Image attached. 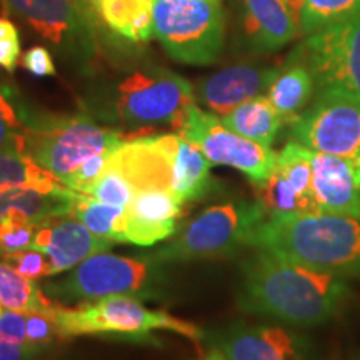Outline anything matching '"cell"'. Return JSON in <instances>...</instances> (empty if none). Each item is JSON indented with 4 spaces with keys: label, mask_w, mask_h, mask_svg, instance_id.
I'll return each instance as SVG.
<instances>
[{
    "label": "cell",
    "mask_w": 360,
    "mask_h": 360,
    "mask_svg": "<svg viewBox=\"0 0 360 360\" xmlns=\"http://www.w3.org/2000/svg\"><path fill=\"white\" fill-rule=\"evenodd\" d=\"M245 32L257 51H277L300 34V13L292 0H244Z\"/></svg>",
    "instance_id": "obj_19"
},
{
    "label": "cell",
    "mask_w": 360,
    "mask_h": 360,
    "mask_svg": "<svg viewBox=\"0 0 360 360\" xmlns=\"http://www.w3.org/2000/svg\"><path fill=\"white\" fill-rule=\"evenodd\" d=\"M220 120L227 129L265 147H272L283 124L282 117L267 96H259L242 103L220 117Z\"/></svg>",
    "instance_id": "obj_24"
},
{
    "label": "cell",
    "mask_w": 360,
    "mask_h": 360,
    "mask_svg": "<svg viewBox=\"0 0 360 360\" xmlns=\"http://www.w3.org/2000/svg\"><path fill=\"white\" fill-rule=\"evenodd\" d=\"M94 0H77V4H80V6H82L85 11H89L90 13H92V11H90V4H92Z\"/></svg>",
    "instance_id": "obj_41"
},
{
    "label": "cell",
    "mask_w": 360,
    "mask_h": 360,
    "mask_svg": "<svg viewBox=\"0 0 360 360\" xmlns=\"http://www.w3.org/2000/svg\"><path fill=\"white\" fill-rule=\"evenodd\" d=\"M42 350L15 342H0V360H34Z\"/></svg>",
    "instance_id": "obj_38"
},
{
    "label": "cell",
    "mask_w": 360,
    "mask_h": 360,
    "mask_svg": "<svg viewBox=\"0 0 360 360\" xmlns=\"http://www.w3.org/2000/svg\"><path fill=\"white\" fill-rule=\"evenodd\" d=\"M0 304L19 312H47L57 307L40 290L37 283L25 278L11 264L0 262Z\"/></svg>",
    "instance_id": "obj_27"
},
{
    "label": "cell",
    "mask_w": 360,
    "mask_h": 360,
    "mask_svg": "<svg viewBox=\"0 0 360 360\" xmlns=\"http://www.w3.org/2000/svg\"><path fill=\"white\" fill-rule=\"evenodd\" d=\"M295 142L322 154L360 159V102L317 92L312 105L290 124Z\"/></svg>",
    "instance_id": "obj_10"
},
{
    "label": "cell",
    "mask_w": 360,
    "mask_h": 360,
    "mask_svg": "<svg viewBox=\"0 0 360 360\" xmlns=\"http://www.w3.org/2000/svg\"><path fill=\"white\" fill-rule=\"evenodd\" d=\"M350 297L347 278L257 249L242 264L238 307L297 327L322 326Z\"/></svg>",
    "instance_id": "obj_1"
},
{
    "label": "cell",
    "mask_w": 360,
    "mask_h": 360,
    "mask_svg": "<svg viewBox=\"0 0 360 360\" xmlns=\"http://www.w3.org/2000/svg\"><path fill=\"white\" fill-rule=\"evenodd\" d=\"M154 35L175 62L209 65L222 52L220 0H152Z\"/></svg>",
    "instance_id": "obj_7"
},
{
    "label": "cell",
    "mask_w": 360,
    "mask_h": 360,
    "mask_svg": "<svg viewBox=\"0 0 360 360\" xmlns=\"http://www.w3.org/2000/svg\"><path fill=\"white\" fill-rule=\"evenodd\" d=\"M52 312H27V344L42 352L58 337Z\"/></svg>",
    "instance_id": "obj_34"
},
{
    "label": "cell",
    "mask_w": 360,
    "mask_h": 360,
    "mask_svg": "<svg viewBox=\"0 0 360 360\" xmlns=\"http://www.w3.org/2000/svg\"><path fill=\"white\" fill-rule=\"evenodd\" d=\"M109 154L110 150L102 152V154H97L90 157L87 162H84L80 167L75 170L74 174L69 175L64 182L65 187L72 188L74 192L79 193H87L89 188L97 182L98 177L105 172L107 162H109Z\"/></svg>",
    "instance_id": "obj_33"
},
{
    "label": "cell",
    "mask_w": 360,
    "mask_h": 360,
    "mask_svg": "<svg viewBox=\"0 0 360 360\" xmlns=\"http://www.w3.org/2000/svg\"><path fill=\"white\" fill-rule=\"evenodd\" d=\"M294 58L310 70L317 92L360 102V13L307 35Z\"/></svg>",
    "instance_id": "obj_8"
},
{
    "label": "cell",
    "mask_w": 360,
    "mask_h": 360,
    "mask_svg": "<svg viewBox=\"0 0 360 360\" xmlns=\"http://www.w3.org/2000/svg\"><path fill=\"white\" fill-rule=\"evenodd\" d=\"M114 242L90 232L70 214L56 215L37 225L32 249L49 255L52 276L77 267L85 259L107 252Z\"/></svg>",
    "instance_id": "obj_14"
},
{
    "label": "cell",
    "mask_w": 360,
    "mask_h": 360,
    "mask_svg": "<svg viewBox=\"0 0 360 360\" xmlns=\"http://www.w3.org/2000/svg\"><path fill=\"white\" fill-rule=\"evenodd\" d=\"M281 67L238 64L215 72L197 85V98L222 117L236 107L264 96Z\"/></svg>",
    "instance_id": "obj_16"
},
{
    "label": "cell",
    "mask_w": 360,
    "mask_h": 360,
    "mask_svg": "<svg viewBox=\"0 0 360 360\" xmlns=\"http://www.w3.org/2000/svg\"><path fill=\"white\" fill-rule=\"evenodd\" d=\"M2 312H4V305L0 304V315H2Z\"/></svg>",
    "instance_id": "obj_42"
},
{
    "label": "cell",
    "mask_w": 360,
    "mask_h": 360,
    "mask_svg": "<svg viewBox=\"0 0 360 360\" xmlns=\"http://www.w3.org/2000/svg\"><path fill=\"white\" fill-rule=\"evenodd\" d=\"M70 215L80 220L90 232L114 244H125V209L96 199L87 193H75Z\"/></svg>",
    "instance_id": "obj_26"
},
{
    "label": "cell",
    "mask_w": 360,
    "mask_h": 360,
    "mask_svg": "<svg viewBox=\"0 0 360 360\" xmlns=\"http://www.w3.org/2000/svg\"><path fill=\"white\" fill-rule=\"evenodd\" d=\"M193 103L195 94L187 79L160 65H143L110 85L103 114L129 129L169 125L179 130Z\"/></svg>",
    "instance_id": "obj_3"
},
{
    "label": "cell",
    "mask_w": 360,
    "mask_h": 360,
    "mask_svg": "<svg viewBox=\"0 0 360 360\" xmlns=\"http://www.w3.org/2000/svg\"><path fill=\"white\" fill-rule=\"evenodd\" d=\"M19 34V29H17L15 24L11 22L8 19H4V17H0V40L7 39V37H12V35Z\"/></svg>",
    "instance_id": "obj_39"
},
{
    "label": "cell",
    "mask_w": 360,
    "mask_h": 360,
    "mask_svg": "<svg viewBox=\"0 0 360 360\" xmlns=\"http://www.w3.org/2000/svg\"><path fill=\"white\" fill-rule=\"evenodd\" d=\"M22 65L30 74L37 75V77H49V75H56V64H53L52 53L45 47L35 45L29 49L22 57Z\"/></svg>",
    "instance_id": "obj_36"
},
{
    "label": "cell",
    "mask_w": 360,
    "mask_h": 360,
    "mask_svg": "<svg viewBox=\"0 0 360 360\" xmlns=\"http://www.w3.org/2000/svg\"><path fill=\"white\" fill-rule=\"evenodd\" d=\"M58 339L70 337H114L135 342L152 340L157 330H170L199 342L205 337L202 328L164 310L147 309L134 295H112L74 309L57 307L52 312Z\"/></svg>",
    "instance_id": "obj_4"
},
{
    "label": "cell",
    "mask_w": 360,
    "mask_h": 360,
    "mask_svg": "<svg viewBox=\"0 0 360 360\" xmlns=\"http://www.w3.org/2000/svg\"><path fill=\"white\" fill-rule=\"evenodd\" d=\"M199 360H229L227 355H225L222 350H220L217 345H212L207 352L202 355Z\"/></svg>",
    "instance_id": "obj_40"
},
{
    "label": "cell",
    "mask_w": 360,
    "mask_h": 360,
    "mask_svg": "<svg viewBox=\"0 0 360 360\" xmlns=\"http://www.w3.org/2000/svg\"><path fill=\"white\" fill-rule=\"evenodd\" d=\"M315 80L302 62L292 58L289 65L282 67L267 90V98L276 107L283 124H292L302 114L314 97Z\"/></svg>",
    "instance_id": "obj_22"
},
{
    "label": "cell",
    "mask_w": 360,
    "mask_h": 360,
    "mask_svg": "<svg viewBox=\"0 0 360 360\" xmlns=\"http://www.w3.org/2000/svg\"><path fill=\"white\" fill-rule=\"evenodd\" d=\"M75 2H77V0H75Z\"/></svg>",
    "instance_id": "obj_43"
},
{
    "label": "cell",
    "mask_w": 360,
    "mask_h": 360,
    "mask_svg": "<svg viewBox=\"0 0 360 360\" xmlns=\"http://www.w3.org/2000/svg\"><path fill=\"white\" fill-rule=\"evenodd\" d=\"M229 360H305L304 340L276 326H236L212 337Z\"/></svg>",
    "instance_id": "obj_15"
},
{
    "label": "cell",
    "mask_w": 360,
    "mask_h": 360,
    "mask_svg": "<svg viewBox=\"0 0 360 360\" xmlns=\"http://www.w3.org/2000/svg\"><path fill=\"white\" fill-rule=\"evenodd\" d=\"M20 57V35L0 40V67L7 72H13Z\"/></svg>",
    "instance_id": "obj_37"
},
{
    "label": "cell",
    "mask_w": 360,
    "mask_h": 360,
    "mask_svg": "<svg viewBox=\"0 0 360 360\" xmlns=\"http://www.w3.org/2000/svg\"><path fill=\"white\" fill-rule=\"evenodd\" d=\"M360 13V0H304L300 34L310 35Z\"/></svg>",
    "instance_id": "obj_30"
},
{
    "label": "cell",
    "mask_w": 360,
    "mask_h": 360,
    "mask_svg": "<svg viewBox=\"0 0 360 360\" xmlns=\"http://www.w3.org/2000/svg\"><path fill=\"white\" fill-rule=\"evenodd\" d=\"M60 186L64 184L40 167L32 157L22 152H0V191L13 187L53 191Z\"/></svg>",
    "instance_id": "obj_28"
},
{
    "label": "cell",
    "mask_w": 360,
    "mask_h": 360,
    "mask_svg": "<svg viewBox=\"0 0 360 360\" xmlns=\"http://www.w3.org/2000/svg\"><path fill=\"white\" fill-rule=\"evenodd\" d=\"M4 262L11 264L17 272L29 281L37 282L40 278L52 276V264L47 254L37 249H25L2 255Z\"/></svg>",
    "instance_id": "obj_32"
},
{
    "label": "cell",
    "mask_w": 360,
    "mask_h": 360,
    "mask_svg": "<svg viewBox=\"0 0 360 360\" xmlns=\"http://www.w3.org/2000/svg\"><path fill=\"white\" fill-rule=\"evenodd\" d=\"M265 212L259 202L232 200L205 209L170 244L147 255L157 264L224 259L250 247Z\"/></svg>",
    "instance_id": "obj_5"
},
{
    "label": "cell",
    "mask_w": 360,
    "mask_h": 360,
    "mask_svg": "<svg viewBox=\"0 0 360 360\" xmlns=\"http://www.w3.org/2000/svg\"><path fill=\"white\" fill-rule=\"evenodd\" d=\"M34 112L22 105L11 85L0 84V152L25 154L27 130Z\"/></svg>",
    "instance_id": "obj_29"
},
{
    "label": "cell",
    "mask_w": 360,
    "mask_h": 360,
    "mask_svg": "<svg viewBox=\"0 0 360 360\" xmlns=\"http://www.w3.org/2000/svg\"><path fill=\"white\" fill-rule=\"evenodd\" d=\"M210 165L199 147L180 139L170 188L182 204L204 199L214 191L215 182L210 175Z\"/></svg>",
    "instance_id": "obj_23"
},
{
    "label": "cell",
    "mask_w": 360,
    "mask_h": 360,
    "mask_svg": "<svg viewBox=\"0 0 360 360\" xmlns=\"http://www.w3.org/2000/svg\"><path fill=\"white\" fill-rule=\"evenodd\" d=\"M255 197L267 219L322 214L315 197L300 193L277 169L269 180L255 186Z\"/></svg>",
    "instance_id": "obj_25"
},
{
    "label": "cell",
    "mask_w": 360,
    "mask_h": 360,
    "mask_svg": "<svg viewBox=\"0 0 360 360\" xmlns=\"http://www.w3.org/2000/svg\"><path fill=\"white\" fill-rule=\"evenodd\" d=\"M37 224L20 214H7L0 219V257L12 252L32 249Z\"/></svg>",
    "instance_id": "obj_31"
},
{
    "label": "cell",
    "mask_w": 360,
    "mask_h": 360,
    "mask_svg": "<svg viewBox=\"0 0 360 360\" xmlns=\"http://www.w3.org/2000/svg\"><path fill=\"white\" fill-rule=\"evenodd\" d=\"M75 193L77 192L65 186L53 188V191L29 187L4 188L0 191V219L15 212L39 225L56 215L70 214Z\"/></svg>",
    "instance_id": "obj_20"
},
{
    "label": "cell",
    "mask_w": 360,
    "mask_h": 360,
    "mask_svg": "<svg viewBox=\"0 0 360 360\" xmlns=\"http://www.w3.org/2000/svg\"><path fill=\"white\" fill-rule=\"evenodd\" d=\"M182 202L172 188H147L125 207V244L150 247L174 236Z\"/></svg>",
    "instance_id": "obj_18"
},
{
    "label": "cell",
    "mask_w": 360,
    "mask_h": 360,
    "mask_svg": "<svg viewBox=\"0 0 360 360\" xmlns=\"http://www.w3.org/2000/svg\"><path fill=\"white\" fill-rule=\"evenodd\" d=\"M179 141L177 134L124 141L110 150L105 170L122 180L134 195L147 188L170 187Z\"/></svg>",
    "instance_id": "obj_13"
},
{
    "label": "cell",
    "mask_w": 360,
    "mask_h": 360,
    "mask_svg": "<svg viewBox=\"0 0 360 360\" xmlns=\"http://www.w3.org/2000/svg\"><path fill=\"white\" fill-rule=\"evenodd\" d=\"M90 11L112 32L130 42H148L154 35L152 0H94Z\"/></svg>",
    "instance_id": "obj_21"
},
{
    "label": "cell",
    "mask_w": 360,
    "mask_h": 360,
    "mask_svg": "<svg viewBox=\"0 0 360 360\" xmlns=\"http://www.w3.org/2000/svg\"><path fill=\"white\" fill-rule=\"evenodd\" d=\"M177 135L199 147L212 165L240 170L254 186L269 180L276 169L277 154L272 148L227 129L217 114L200 110L195 103L187 110Z\"/></svg>",
    "instance_id": "obj_9"
},
{
    "label": "cell",
    "mask_w": 360,
    "mask_h": 360,
    "mask_svg": "<svg viewBox=\"0 0 360 360\" xmlns=\"http://www.w3.org/2000/svg\"><path fill=\"white\" fill-rule=\"evenodd\" d=\"M0 342H27V314L6 309L0 315Z\"/></svg>",
    "instance_id": "obj_35"
},
{
    "label": "cell",
    "mask_w": 360,
    "mask_h": 360,
    "mask_svg": "<svg viewBox=\"0 0 360 360\" xmlns=\"http://www.w3.org/2000/svg\"><path fill=\"white\" fill-rule=\"evenodd\" d=\"M250 247L344 278H360V217L334 214L265 219Z\"/></svg>",
    "instance_id": "obj_2"
},
{
    "label": "cell",
    "mask_w": 360,
    "mask_h": 360,
    "mask_svg": "<svg viewBox=\"0 0 360 360\" xmlns=\"http://www.w3.org/2000/svg\"><path fill=\"white\" fill-rule=\"evenodd\" d=\"M124 141H127L125 134L102 127L85 115L34 114L27 130L25 154L64 182L90 157L112 150Z\"/></svg>",
    "instance_id": "obj_6"
},
{
    "label": "cell",
    "mask_w": 360,
    "mask_h": 360,
    "mask_svg": "<svg viewBox=\"0 0 360 360\" xmlns=\"http://www.w3.org/2000/svg\"><path fill=\"white\" fill-rule=\"evenodd\" d=\"M155 260L122 257L101 252L85 259L58 283L69 300L96 302L112 295H146L155 285Z\"/></svg>",
    "instance_id": "obj_11"
},
{
    "label": "cell",
    "mask_w": 360,
    "mask_h": 360,
    "mask_svg": "<svg viewBox=\"0 0 360 360\" xmlns=\"http://www.w3.org/2000/svg\"><path fill=\"white\" fill-rule=\"evenodd\" d=\"M8 11L24 19L40 37L75 58H90L96 51L94 13L75 0H2Z\"/></svg>",
    "instance_id": "obj_12"
},
{
    "label": "cell",
    "mask_w": 360,
    "mask_h": 360,
    "mask_svg": "<svg viewBox=\"0 0 360 360\" xmlns=\"http://www.w3.org/2000/svg\"><path fill=\"white\" fill-rule=\"evenodd\" d=\"M312 192L322 214L360 217V159L314 152Z\"/></svg>",
    "instance_id": "obj_17"
}]
</instances>
